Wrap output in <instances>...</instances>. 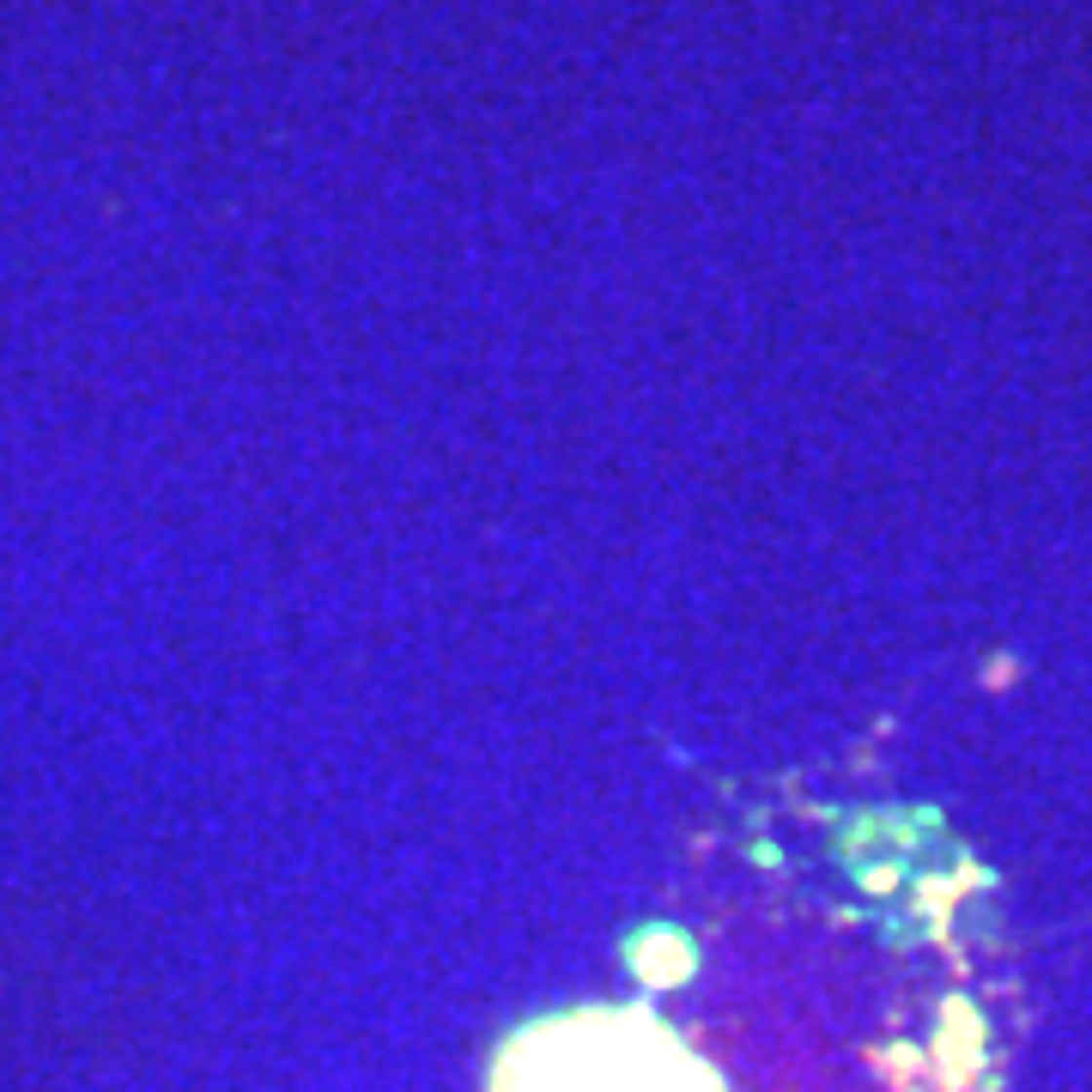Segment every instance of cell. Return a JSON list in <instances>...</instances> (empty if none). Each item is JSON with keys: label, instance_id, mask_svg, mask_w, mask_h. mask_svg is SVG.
<instances>
[{"label": "cell", "instance_id": "1", "mask_svg": "<svg viewBox=\"0 0 1092 1092\" xmlns=\"http://www.w3.org/2000/svg\"><path fill=\"white\" fill-rule=\"evenodd\" d=\"M491 1092H722L680 1037L644 1007H583L516 1032Z\"/></svg>", "mask_w": 1092, "mask_h": 1092}]
</instances>
